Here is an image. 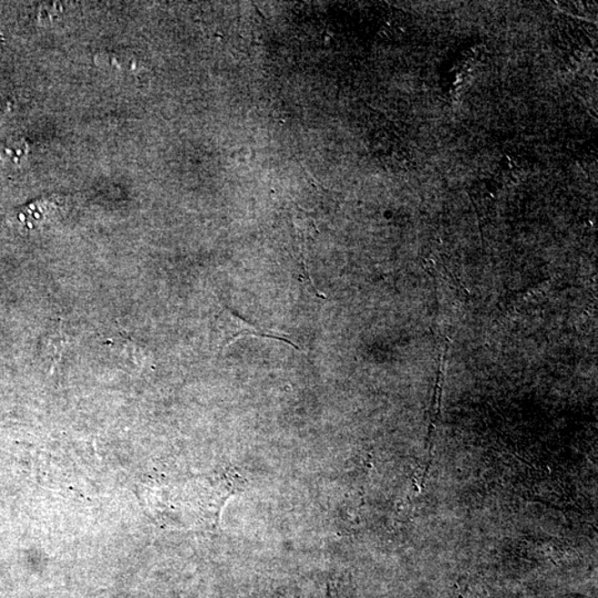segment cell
I'll use <instances>...</instances> for the list:
<instances>
[{
	"mask_svg": "<svg viewBox=\"0 0 598 598\" xmlns=\"http://www.w3.org/2000/svg\"><path fill=\"white\" fill-rule=\"evenodd\" d=\"M217 333L220 334V344L223 348L230 346L242 337L256 336L278 339V341L285 342L292 344L294 348L299 349L285 334L273 332L271 329L251 325L244 319L234 315L227 309L220 314L219 322H217Z\"/></svg>",
	"mask_w": 598,
	"mask_h": 598,
	"instance_id": "6da1fadb",
	"label": "cell"
}]
</instances>
